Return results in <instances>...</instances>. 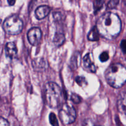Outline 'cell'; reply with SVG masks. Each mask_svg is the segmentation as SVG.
<instances>
[{
    "label": "cell",
    "mask_w": 126,
    "mask_h": 126,
    "mask_svg": "<svg viewBox=\"0 0 126 126\" xmlns=\"http://www.w3.org/2000/svg\"><path fill=\"white\" fill-rule=\"evenodd\" d=\"M91 54L90 53L86 54L82 59L84 68L90 73H95L97 70L96 66L91 60Z\"/></svg>",
    "instance_id": "obj_7"
},
{
    "label": "cell",
    "mask_w": 126,
    "mask_h": 126,
    "mask_svg": "<svg viewBox=\"0 0 126 126\" xmlns=\"http://www.w3.org/2000/svg\"><path fill=\"white\" fill-rule=\"evenodd\" d=\"M50 11V8L47 6H41L35 11V16L38 19L41 20L48 16Z\"/></svg>",
    "instance_id": "obj_9"
},
{
    "label": "cell",
    "mask_w": 126,
    "mask_h": 126,
    "mask_svg": "<svg viewBox=\"0 0 126 126\" xmlns=\"http://www.w3.org/2000/svg\"><path fill=\"white\" fill-rule=\"evenodd\" d=\"M64 39H65L64 35H63L62 34H59L57 36H55V39H54V42H55V43L57 46H60L64 41Z\"/></svg>",
    "instance_id": "obj_14"
},
{
    "label": "cell",
    "mask_w": 126,
    "mask_h": 126,
    "mask_svg": "<svg viewBox=\"0 0 126 126\" xmlns=\"http://www.w3.org/2000/svg\"><path fill=\"white\" fill-rule=\"evenodd\" d=\"M9 124L6 119L4 118L0 117V126H9Z\"/></svg>",
    "instance_id": "obj_19"
},
{
    "label": "cell",
    "mask_w": 126,
    "mask_h": 126,
    "mask_svg": "<svg viewBox=\"0 0 126 126\" xmlns=\"http://www.w3.org/2000/svg\"><path fill=\"white\" fill-rule=\"evenodd\" d=\"M6 55L9 59H12L16 56L17 54V49L16 45L14 43H8L5 47Z\"/></svg>",
    "instance_id": "obj_8"
},
{
    "label": "cell",
    "mask_w": 126,
    "mask_h": 126,
    "mask_svg": "<svg viewBox=\"0 0 126 126\" xmlns=\"http://www.w3.org/2000/svg\"><path fill=\"white\" fill-rule=\"evenodd\" d=\"M99 32H98V29H97V27H94V28H92L90 32L89 33L88 36H87V38L89 41H97L99 40Z\"/></svg>",
    "instance_id": "obj_11"
},
{
    "label": "cell",
    "mask_w": 126,
    "mask_h": 126,
    "mask_svg": "<svg viewBox=\"0 0 126 126\" xmlns=\"http://www.w3.org/2000/svg\"><path fill=\"white\" fill-rule=\"evenodd\" d=\"M41 31L38 27L31 28L27 34L29 43L33 46L37 45L39 43L41 39Z\"/></svg>",
    "instance_id": "obj_6"
},
{
    "label": "cell",
    "mask_w": 126,
    "mask_h": 126,
    "mask_svg": "<svg viewBox=\"0 0 126 126\" xmlns=\"http://www.w3.org/2000/svg\"><path fill=\"white\" fill-rule=\"evenodd\" d=\"M71 99L75 103H79L81 102V98L79 97V96L77 94H75L71 95Z\"/></svg>",
    "instance_id": "obj_18"
},
{
    "label": "cell",
    "mask_w": 126,
    "mask_h": 126,
    "mask_svg": "<svg viewBox=\"0 0 126 126\" xmlns=\"http://www.w3.org/2000/svg\"><path fill=\"white\" fill-rule=\"evenodd\" d=\"M46 99L50 108H55L60 104L62 99V91L56 83L49 82L45 86Z\"/></svg>",
    "instance_id": "obj_3"
},
{
    "label": "cell",
    "mask_w": 126,
    "mask_h": 126,
    "mask_svg": "<svg viewBox=\"0 0 126 126\" xmlns=\"http://www.w3.org/2000/svg\"><path fill=\"white\" fill-rule=\"evenodd\" d=\"M121 47L124 53H126V40H123L121 43Z\"/></svg>",
    "instance_id": "obj_20"
},
{
    "label": "cell",
    "mask_w": 126,
    "mask_h": 126,
    "mask_svg": "<svg viewBox=\"0 0 126 126\" xmlns=\"http://www.w3.org/2000/svg\"><path fill=\"white\" fill-rule=\"evenodd\" d=\"M76 81L81 86H84L87 85V81L84 76H77L76 78Z\"/></svg>",
    "instance_id": "obj_15"
},
{
    "label": "cell",
    "mask_w": 126,
    "mask_h": 126,
    "mask_svg": "<svg viewBox=\"0 0 126 126\" xmlns=\"http://www.w3.org/2000/svg\"><path fill=\"white\" fill-rule=\"evenodd\" d=\"M119 0H110L109 1V2L108 3L107 5V7L110 9H114L118 6V4H119Z\"/></svg>",
    "instance_id": "obj_16"
},
{
    "label": "cell",
    "mask_w": 126,
    "mask_h": 126,
    "mask_svg": "<svg viewBox=\"0 0 126 126\" xmlns=\"http://www.w3.org/2000/svg\"><path fill=\"white\" fill-rule=\"evenodd\" d=\"M105 3V0H95L94 2V9L95 14H97L103 7Z\"/></svg>",
    "instance_id": "obj_12"
},
{
    "label": "cell",
    "mask_w": 126,
    "mask_h": 126,
    "mask_svg": "<svg viewBox=\"0 0 126 126\" xmlns=\"http://www.w3.org/2000/svg\"><path fill=\"white\" fill-rule=\"evenodd\" d=\"M49 121H50V123L52 126H59L57 119L56 116H55V114L54 113H50V115H49Z\"/></svg>",
    "instance_id": "obj_13"
},
{
    "label": "cell",
    "mask_w": 126,
    "mask_h": 126,
    "mask_svg": "<svg viewBox=\"0 0 126 126\" xmlns=\"http://www.w3.org/2000/svg\"><path fill=\"white\" fill-rule=\"evenodd\" d=\"M3 28L8 34L16 35L22 32L23 29V22L18 16H10L4 22Z\"/></svg>",
    "instance_id": "obj_4"
},
{
    "label": "cell",
    "mask_w": 126,
    "mask_h": 126,
    "mask_svg": "<svg viewBox=\"0 0 126 126\" xmlns=\"http://www.w3.org/2000/svg\"><path fill=\"white\" fill-rule=\"evenodd\" d=\"M108 84L114 88H119L126 82V68L119 63L111 65L105 73Z\"/></svg>",
    "instance_id": "obj_2"
},
{
    "label": "cell",
    "mask_w": 126,
    "mask_h": 126,
    "mask_svg": "<svg viewBox=\"0 0 126 126\" xmlns=\"http://www.w3.org/2000/svg\"><path fill=\"white\" fill-rule=\"evenodd\" d=\"M7 2H8L10 6H12V5L14 4L15 2H16V0H7Z\"/></svg>",
    "instance_id": "obj_21"
},
{
    "label": "cell",
    "mask_w": 126,
    "mask_h": 126,
    "mask_svg": "<svg viewBox=\"0 0 126 126\" xmlns=\"http://www.w3.org/2000/svg\"><path fill=\"white\" fill-rule=\"evenodd\" d=\"M108 59H109V55L107 52H103L100 55V60L102 62H105L108 60Z\"/></svg>",
    "instance_id": "obj_17"
},
{
    "label": "cell",
    "mask_w": 126,
    "mask_h": 126,
    "mask_svg": "<svg viewBox=\"0 0 126 126\" xmlns=\"http://www.w3.org/2000/svg\"><path fill=\"white\" fill-rule=\"evenodd\" d=\"M96 27L102 36L110 40L119 34L121 30V22L116 14L107 12L97 20Z\"/></svg>",
    "instance_id": "obj_1"
},
{
    "label": "cell",
    "mask_w": 126,
    "mask_h": 126,
    "mask_svg": "<svg viewBox=\"0 0 126 126\" xmlns=\"http://www.w3.org/2000/svg\"><path fill=\"white\" fill-rule=\"evenodd\" d=\"M76 118V112L75 108L68 103H65L62 107L59 112V118L62 123L68 125L74 123Z\"/></svg>",
    "instance_id": "obj_5"
},
{
    "label": "cell",
    "mask_w": 126,
    "mask_h": 126,
    "mask_svg": "<svg viewBox=\"0 0 126 126\" xmlns=\"http://www.w3.org/2000/svg\"><path fill=\"white\" fill-rule=\"evenodd\" d=\"M118 108L119 111L126 115V92L119 95L118 99Z\"/></svg>",
    "instance_id": "obj_10"
}]
</instances>
